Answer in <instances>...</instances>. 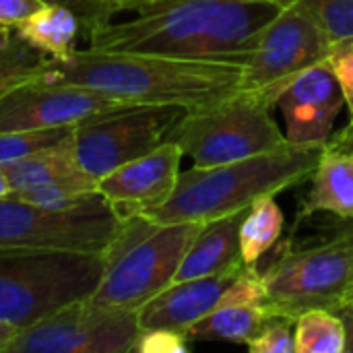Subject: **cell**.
I'll return each mask as SVG.
<instances>
[{"mask_svg": "<svg viewBox=\"0 0 353 353\" xmlns=\"http://www.w3.org/2000/svg\"><path fill=\"white\" fill-rule=\"evenodd\" d=\"M294 0H130L134 12L89 37L105 52L155 54L186 60L246 62L259 33Z\"/></svg>", "mask_w": 353, "mask_h": 353, "instance_id": "6da1fadb", "label": "cell"}, {"mask_svg": "<svg viewBox=\"0 0 353 353\" xmlns=\"http://www.w3.org/2000/svg\"><path fill=\"white\" fill-rule=\"evenodd\" d=\"M242 68L244 62L186 60L87 48L77 50L64 62H56L48 79L79 85L132 105L194 110L236 93Z\"/></svg>", "mask_w": 353, "mask_h": 353, "instance_id": "7a4b0ae2", "label": "cell"}, {"mask_svg": "<svg viewBox=\"0 0 353 353\" xmlns=\"http://www.w3.org/2000/svg\"><path fill=\"white\" fill-rule=\"evenodd\" d=\"M323 149L288 143L221 165H194L188 172H180L172 196L145 217L155 223H205L248 209L256 199L279 194L310 178Z\"/></svg>", "mask_w": 353, "mask_h": 353, "instance_id": "3957f363", "label": "cell"}, {"mask_svg": "<svg viewBox=\"0 0 353 353\" xmlns=\"http://www.w3.org/2000/svg\"><path fill=\"white\" fill-rule=\"evenodd\" d=\"M203 221L155 223L145 215H126L105 254V269L89 300L103 308L139 310L163 292L196 238Z\"/></svg>", "mask_w": 353, "mask_h": 353, "instance_id": "277c9868", "label": "cell"}, {"mask_svg": "<svg viewBox=\"0 0 353 353\" xmlns=\"http://www.w3.org/2000/svg\"><path fill=\"white\" fill-rule=\"evenodd\" d=\"M105 256L0 248V323L25 329L101 281Z\"/></svg>", "mask_w": 353, "mask_h": 353, "instance_id": "5b68a950", "label": "cell"}, {"mask_svg": "<svg viewBox=\"0 0 353 353\" xmlns=\"http://www.w3.org/2000/svg\"><path fill=\"white\" fill-rule=\"evenodd\" d=\"M271 108L275 103L265 93L238 89L215 103L186 110L170 141L201 168L267 153L288 145Z\"/></svg>", "mask_w": 353, "mask_h": 353, "instance_id": "8992f818", "label": "cell"}, {"mask_svg": "<svg viewBox=\"0 0 353 353\" xmlns=\"http://www.w3.org/2000/svg\"><path fill=\"white\" fill-rule=\"evenodd\" d=\"M261 275L269 314L296 321L314 308L337 312L353 298V228L343 219L329 240L281 252Z\"/></svg>", "mask_w": 353, "mask_h": 353, "instance_id": "52a82bcc", "label": "cell"}, {"mask_svg": "<svg viewBox=\"0 0 353 353\" xmlns=\"http://www.w3.org/2000/svg\"><path fill=\"white\" fill-rule=\"evenodd\" d=\"M124 215L99 192L66 209H46L14 196L0 199V248L105 256Z\"/></svg>", "mask_w": 353, "mask_h": 353, "instance_id": "ba28073f", "label": "cell"}, {"mask_svg": "<svg viewBox=\"0 0 353 353\" xmlns=\"http://www.w3.org/2000/svg\"><path fill=\"white\" fill-rule=\"evenodd\" d=\"M184 112L180 105H130L89 118L72 128L74 155L97 182L165 143Z\"/></svg>", "mask_w": 353, "mask_h": 353, "instance_id": "9c48e42d", "label": "cell"}, {"mask_svg": "<svg viewBox=\"0 0 353 353\" xmlns=\"http://www.w3.org/2000/svg\"><path fill=\"white\" fill-rule=\"evenodd\" d=\"M331 46L308 6L294 0L259 33L244 62L240 89L265 93L275 103L294 77L327 60Z\"/></svg>", "mask_w": 353, "mask_h": 353, "instance_id": "30bf717a", "label": "cell"}, {"mask_svg": "<svg viewBox=\"0 0 353 353\" xmlns=\"http://www.w3.org/2000/svg\"><path fill=\"white\" fill-rule=\"evenodd\" d=\"M134 310L74 300L19 331L6 353H130L139 337Z\"/></svg>", "mask_w": 353, "mask_h": 353, "instance_id": "8fae6325", "label": "cell"}, {"mask_svg": "<svg viewBox=\"0 0 353 353\" xmlns=\"http://www.w3.org/2000/svg\"><path fill=\"white\" fill-rule=\"evenodd\" d=\"M130 105L122 99L46 77L17 87L0 99V132L70 128Z\"/></svg>", "mask_w": 353, "mask_h": 353, "instance_id": "7c38bea8", "label": "cell"}, {"mask_svg": "<svg viewBox=\"0 0 353 353\" xmlns=\"http://www.w3.org/2000/svg\"><path fill=\"white\" fill-rule=\"evenodd\" d=\"M343 105V89L327 60L294 77L275 101L288 126L285 139L296 147H325Z\"/></svg>", "mask_w": 353, "mask_h": 353, "instance_id": "4fadbf2b", "label": "cell"}, {"mask_svg": "<svg viewBox=\"0 0 353 353\" xmlns=\"http://www.w3.org/2000/svg\"><path fill=\"white\" fill-rule=\"evenodd\" d=\"M182 155L180 145L168 139L151 153L97 180V192L124 217L147 215L172 196L180 176Z\"/></svg>", "mask_w": 353, "mask_h": 353, "instance_id": "5bb4252c", "label": "cell"}, {"mask_svg": "<svg viewBox=\"0 0 353 353\" xmlns=\"http://www.w3.org/2000/svg\"><path fill=\"white\" fill-rule=\"evenodd\" d=\"M242 271L244 267L170 283L163 292H159L137 310L141 331L168 329L186 333L194 323L205 319L219 304L223 294L234 285Z\"/></svg>", "mask_w": 353, "mask_h": 353, "instance_id": "9a60e30c", "label": "cell"}, {"mask_svg": "<svg viewBox=\"0 0 353 353\" xmlns=\"http://www.w3.org/2000/svg\"><path fill=\"white\" fill-rule=\"evenodd\" d=\"M269 316L263 275L256 267H244L219 304L184 335L188 341L248 343Z\"/></svg>", "mask_w": 353, "mask_h": 353, "instance_id": "2e32d148", "label": "cell"}, {"mask_svg": "<svg viewBox=\"0 0 353 353\" xmlns=\"http://www.w3.org/2000/svg\"><path fill=\"white\" fill-rule=\"evenodd\" d=\"M248 209L205 221L186 250L174 281L217 275L246 267L240 252V228Z\"/></svg>", "mask_w": 353, "mask_h": 353, "instance_id": "e0dca14e", "label": "cell"}, {"mask_svg": "<svg viewBox=\"0 0 353 353\" xmlns=\"http://www.w3.org/2000/svg\"><path fill=\"white\" fill-rule=\"evenodd\" d=\"M2 170L6 172L12 192L39 186H77L83 190H97V182L81 168L74 155L72 132L58 145L46 147Z\"/></svg>", "mask_w": 353, "mask_h": 353, "instance_id": "ac0fdd59", "label": "cell"}, {"mask_svg": "<svg viewBox=\"0 0 353 353\" xmlns=\"http://www.w3.org/2000/svg\"><path fill=\"white\" fill-rule=\"evenodd\" d=\"M314 213H333L339 219H352L353 155L325 145L312 172V186L300 207L296 223Z\"/></svg>", "mask_w": 353, "mask_h": 353, "instance_id": "d6986e66", "label": "cell"}, {"mask_svg": "<svg viewBox=\"0 0 353 353\" xmlns=\"http://www.w3.org/2000/svg\"><path fill=\"white\" fill-rule=\"evenodd\" d=\"M79 19L64 6L43 4L14 27V33L56 62L68 60L77 52L81 33Z\"/></svg>", "mask_w": 353, "mask_h": 353, "instance_id": "ffe728a7", "label": "cell"}, {"mask_svg": "<svg viewBox=\"0 0 353 353\" xmlns=\"http://www.w3.org/2000/svg\"><path fill=\"white\" fill-rule=\"evenodd\" d=\"M56 60L23 41L14 29L0 31V99L12 89L52 74Z\"/></svg>", "mask_w": 353, "mask_h": 353, "instance_id": "44dd1931", "label": "cell"}, {"mask_svg": "<svg viewBox=\"0 0 353 353\" xmlns=\"http://www.w3.org/2000/svg\"><path fill=\"white\" fill-rule=\"evenodd\" d=\"M283 221L275 194L261 196L250 205L240 228V252L246 267H256L265 252L279 240Z\"/></svg>", "mask_w": 353, "mask_h": 353, "instance_id": "7402d4cb", "label": "cell"}, {"mask_svg": "<svg viewBox=\"0 0 353 353\" xmlns=\"http://www.w3.org/2000/svg\"><path fill=\"white\" fill-rule=\"evenodd\" d=\"M296 353H345V329L341 319L323 308L306 310L294 325Z\"/></svg>", "mask_w": 353, "mask_h": 353, "instance_id": "603a6c76", "label": "cell"}, {"mask_svg": "<svg viewBox=\"0 0 353 353\" xmlns=\"http://www.w3.org/2000/svg\"><path fill=\"white\" fill-rule=\"evenodd\" d=\"M70 128H46V130H19V132H0V168L12 165L46 147L58 145L70 137Z\"/></svg>", "mask_w": 353, "mask_h": 353, "instance_id": "cb8c5ba5", "label": "cell"}, {"mask_svg": "<svg viewBox=\"0 0 353 353\" xmlns=\"http://www.w3.org/2000/svg\"><path fill=\"white\" fill-rule=\"evenodd\" d=\"M331 43L353 37V0H302Z\"/></svg>", "mask_w": 353, "mask_h": 353, "instance_id": "d4e9b609", "label": "cell"}, {"mask_svg": "<svg viewBox=\"0 0 353 353\" xmlns=\"http://www.w3.org/2000/svg\"><path fill=\"white\" fill-rule=\"evenodd\" d=\"M294 325L292 319L269 314L246 347L252 353H296Z\"/></svg>", "mask_w": 353, "mask_h": 353, "instance_id": "484cf974", "label": "cell"}, {"mask_svg": "<svg viewBox=\"0 0 353 353\" xmlns=\"http://www.w3.org/2000/svg\"><path fill=\"white\" fill-rule=\"evenodd\" d=\"M41 4H56L68 8L81 23L83 33L91 37L101 27L110 25L118 12H122L120 0H39Z\"/></svg>", "mask_w": 353, "mask_h": 353, "instance_id": "4316f807", "label": "cell"}, {"mask_svg": "<svg viewBox=\"0 0 353 353\" xmlns=\"http://www.w3.org/2000/svg\"><path fill=\"white\" fill-rule=\"evenodd\" d=\"M93 192L97 190H83L77 186H39V188L12 192L10 196L37 205V207H46V209H66V207H77L85 203Z\"/></svg>", "mask_w": 353, "mask_h": 353, "instance_id": "83f0119b", "label": "cell"}, {"mask_svg": "<svg viewBox=\"0 0 353 353\" xmlns=\"http://www.w3.org/2000/svg\"><path fill=\"white\" fill-rule=\"evenodd\" d=\"M327 62L343 89L345 105L350 108V122H353V37L333 43Z\"/></svg>", "mask_w": 353, "mask_h": 353, "instance_id": "f1b7e54d", "label": "cell"}, {"mask_svg": "<svg viewBox=\"0 0 353 353\" xmlns=\"http://www.w3.org/2000/svg\"><path fill=\"white\" fill-rule=\"evenodd\" d=\"M188 339L184 333L168 331V329H145L139 331L132 352L137 353H186Z\"/></svg>", "mask_w": 353, "mask_h": 353, "instance_id": "f546056e", "label": "cell"}, {"mask_svg": "<svg viewBox=\"0 0 353 353\" xmlns=\"http://www.w3.org/2000/svg\"><path fill=\"white\" fill-rule=\"evenodd\" d=\"M39 6H43L39 0H0V31L14 29Z\"/></svg>", "mask_w": 353, "mask_h": 353, "instance_id": "4dcf8cb0", "label": "cell"}, {"mask_svg": "<svg viewBox=\"0 0 353 353\" xmlns=\"http://www.w3.org/2000/svg\"><path fill=\"white\" fill-rule=\"evenodd\" d=\"M327 147L353 155V122H350L345 128H341L337 134H331V139H329Z\"/></svg>", "mask_w": 353, "mask_h": 353, "instance_id": "1f68e13d", "label": "cell"}, {"mask_svg": "<svg viewBox=\"0 0 353 353\" xmlns=\"http://www.w3.org/2000/svg\"><path fill=\"white\" fill-rule=\"evenodd\" d=\"M345 329V353H353V298L335 312Z\"/></svg>", "mask_w": 353, "mask_h": 353, "instance_id": "d6a6232c", "label": "cell"}, {"mask_svg": "<svg viewBox=\"0 0 353 353\" xmlns=\"http://www.w3.org/2000/svg\"><path fill=\"white\" fill-rule=\"evenodd\" d=\"M19 327H12V325H6V323H0V353H6V347L10 345V341L19 335Z\"/></svg>", "mask_w": 353, "mask_h": 353, "instance_id": "836d02e7", "label": "cell"}, {"mask_svg": "<svg viewBox=\"0 0 353 353\" xmlns=\"http://www.w3.org/2000/svg\"><path fill=\"white\" fill-rule=\"evenodd\" d=\"M10 192H12V188H10V182H8V178H6V172L0 168V199L10 196Z\"/></svg>", "mask_w": 353, "mask_h": 353, "instance_id": "e575fe53", "label": "cell"}, {"mask_svg": "<svg viewBox=\"0 0 353 353\" xmlns=\"http://www.w3.org/2000/svg\"><path fill=\"white\" fill-rule=\"evenodd\" d=\"M126 2H130V0H120V6L124 8V4H126Z\"/></svg>", "mask_w": 353, "mask_h": 353, "instance_id": "d590c367", "label": "cell"}, {"mask_svg": "<svg viewBox=\"0 0 353 353\" xmlns=\"http://www.w3.org/2000/svg\"><path fill=\"white\" fill-rule=\"evenodd\" d=\"M347 223H350V225H352V228H353V217H352V219H347Z\"/></svg>", "mask_w": 353, "mask_h": 353, "instance_id": "8d00e7d4", "label": "cell"}]
</instances>
